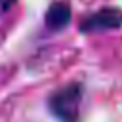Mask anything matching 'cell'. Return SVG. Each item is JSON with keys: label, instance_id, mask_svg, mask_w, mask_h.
<instances>
[{"label": "cell", "instance_id": "6da1fadb", "mask_svg": "<svg viewBox=\"0 0 122 122\" xmlns=\"http://www.w3.org/2000/svg\"><path fill=\"white\" fill-rule=\"evenodd\" d=\"M82 97H84V86L80 82H71L50 95L48 109L59 122H78Z\"/></svg>", "mask_w": 122, "mask_h": 122}, {"label": "cell", "instance_id": "7a4b0ae2", "mask_svg": "<svg viewBox=\"0 0 122 122\" xmlns=\"http://www.w3.org/2000/svg\"><path fill=\"white\" fill-rule=\"evenodd\" d=\"M122 27V10L118 6H105L93 13H90L80 23V32H105Z\"/></svg>", "mask_w": 122, "mask_h": 122}, {"label": "cell", "instance_id": "3957f363", "mask_svg": "<svg viewBox=\"0 0 122 122\" xmlns=\"http://www.w3.org/2000/svg\"><path fill=\"white\" fill-rule=\"evenodd\" d=\"M71 17H72L71 4L69 2H63V0H57V2L50 4L48 11H46V17H44V23H46V29L48 30L59 32V30H63L71 23Z\"/></svg>", "mask_w": 122, "mask_h": 122}, {"label": "cell", "instance_id": "277c9868", "mask_svg": "<svg viewBox=\"0 0 122 122\" xmlns=\"http://www.w3.org/2000/svg\"><path fill=\"white\" fill-rule=\"evenodd\" d=\"M17 0H0V11H6V10H10L13 4H15Z\"/></svg>", "mask_w": 122, "mask_h": 122}]
</instances>
